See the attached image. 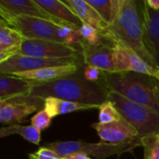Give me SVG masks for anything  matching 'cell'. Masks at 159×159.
<instances>
[{
    "label": "cell",
    "mask_w": 159,
    "mask_h": 159,
    "mask_svg": "<svg viewBox=\"0 0 159 159\" xmlns=\"http://www.w3.org/2000/svg\"><path fill=\"white\" fill-rule=\"evenodd\" d=\"M108 25L114 22L121 10L124 0H87Z\"/></svg>",
    "instance_id": "obj_21"
},
{
    "label": "cell",
    "mask_w": 159,
    "mask_h": 159,
    "mask_svg": "<svg viewBox=\"0 0 159 159\" xmlns=\"http://www.w3.org/2000/svg\"><path fill=\"white\" fill-rule=\"evenodd\" d=\"M81 20L84 24H88L96 29L100 34L103 33L109 26L97 10L89 5L87 0H62Z\"/></svg>",
    "instance_id": "obj_16"
},
{
    "label": "cell",
    "mask_w": 159,
    "mask_h": 159,
    "mask_svg": "<svg viewBox=\"0 0 159 159\" xmlns=\"http://www.w3.org/2000/svg\"><path fill=\"white\" fill-rule=\"evenodd\" d=\"M13 134H19L27 142L36 145L39 144L41 139V131H39L33 126L11 125L9 127H2L0 129L1 138Z\"/></svg>",
    "instance_id": "obj_22"
},
{
    "label": "cell",
    "mask_w": 159,
    "mask_h": 159,
    "mask_svg": "<svg viewBox=\"0 0 159 159\" xmlns=\"http://www.w3.org/2000/svg\"><path fill=\"white\" fill-rule=\"evenodd\" d=\"M96 108L92 105H86V104H80L76 102H72L68 101H64L58 98L49 97L45 99V104L44 108L47 113L53 118L60 115L69 114L79 110H89Z\"/></svg>",
    "instance_id": "obj_20"
},
{
    "label": "cell",
    "mask_w": 159,
    "mask_h": 159,
    "mask_svg": "<svg viewBox=\"0 0 159 159\" xmlns=\"http://www.w3.org/2000/svg\"><path fill=\"white\" fill-rule=\"evenodd\" d=\"M0 75V102L31 95L34 86L32 81L15 75Z\"/></svg>",
    "instance_id": "obj_17"
},
{
    "label": "cell",
    "mask_w": 159,
    "mask_h": 159,
    "mask_svg": "<svg viewBox=\"0 0 159 159\" xmlns=\"http://www.w3.org/2000/svg\"><path fill=\"white\" fill-rule=\"evenodd\" d=\"M99 122L102 124H108L123 119L117 109L109 101L102 104L99 108Z\"/></svg>",
    "instance_id": "obj_23"
},
{
    "label": "cell",
    "mask_w": 159,
    "mask_h": 159,
    "mask_svg": "<svg viewBox=\"0 0 159 159\" xmlns=\"http://www.w3.org/2000/svg\"><path fill=\"white\" fill-rule=\"evenodd\" d=\"M24 37L3 20L0 21V62L19 54Z\"/></svg>",
    "instance_id": "obj_18"
},
{
    "label": "cell",
    "mask_w": 159,
    "mask_h": 159,
    "mask_svg": "<svg viewBox=\"0 0 159 159\" xmlns=\"http://www.w3.org/2000/svg\"><path fill=\"white\" fill-rule=\"evenodd\" d=\"M21 55L45 58V59H69L81 56L75 46L40 39H26L24 38L20 53Z\"/></svg>",
    "instance_id": "obj_8"
},
{
    "label": "cell",
    "mask_w": 159,
    "mask_h": 159,
    "mask_svg": "<svg viewBox=\"0 0 159 159\" xmlns=\"http://www.w3.org/2000/svg\"><path fill=\"white\" fill-rule=\"evenodd\" d=\"M81 57L86 65L95 67L103 73H115L116 48L113 43L102 37L96 45H88L80 40Z\"/></svg>",
    "instance_id": "obj_9"
},
{
    "label": "cell",
    "mask_w": 159,
    "mask_h": 159,
    "mask_svg": "<svg viewBox=\"0 0 159 159\" xmlns=\"http://www.w3.org/2000/svg\"><path fill=\"white\" fill-rule=\"evenodd\" d=\"M157 135H158V137H159V133H158V134H157Z\"/></svg>",
    "instance_id": "obj_32"
},
{
    "label": "cell",
    "mask_w": 159,
    "mask_h": 159,
    "mask_svg": "<svg viewBox=\"0 0 159 159\" xmlns=\"http://www.w3.org/2000/svg\"><path fill=\"white\" fill-rule=\"evenodd\" d=\"M108 101L115 105L121 116L137 129L140 139L159 133V114L157 112L114 91H109Z\"/></svg>",
    "instance_id": "obj_4"
},
{
    "label": "cell",
    "mask_w": 159,
    "mask_h": 159,
    "mask_svg": "<svg viewBox=\"0 0 159 159\" xmlns=\"http://www.w3.org/2000/svg\"><path fill=\"white\" fill-rule=\"evenodd\" d=\"M144 150L143 159H159V137L157 134L141 139Z\"/></svg>",
    "instance_id": "obj_24"
},
{
    "label": "cell",
    "mask_w": 159,
    "mask_h": 159,
    "mask_svg": "<svg viewBox=\"0 0 159 159\" xmlns=\"http://www.w3.org/2000/svg\"><path fill=\"white\" fill-rule=\"evenodd\" d=\"M81 63H73L63 66H55V67H46L35 71L20 73L15 75V76L29 80L34 84L46 83L48 81L56 80L58 78L71 75L79 71Z\"/></svg>",
    "instance_id": "obj_15"
},
{
    "label": "cell",
    "mask_w": 159,
    "mask_h": 159,
    "mask_svg": "<svg viewBox=\"0 0 159 159\" xmlns=\"http://www.w3.org/2000/svg\"><path fill=\"white\" fill-rule=\"evenodd\" d=\"M81 58H69V59H45L21 54H16L3 62H0V74L15 75L20 73L39 70L46 67L63 66L73 63H82Z\"/></svg>",
    "instance_id": "obj_7"
},
{
    "label": "cell",
    "mask_w": 159,
    "mask_h": 159,
    "mask_svg": "<svg viewBox=\"0 0 159 159\" xmlns=\"http://www.w3.org/2000/svg\"><path fill=\"white\" fill-rule=\"evenodd\" d=\"M145 3L154 10H159V0H145Z\"/></svg>",
    "instance_id": "obj_30"
},
{
    "label": "cell",
    "mask_w": 159,
    "mask_h": 159,
    "mask_svg": "<svg viewBox=\"0 0 159 159\" xmlns=\"http://www.w3.org/2000/svg\"><path fill=\"white\" fill-rule=\"evenodd\" d=\"M52 117L47 113L45 109H42L38 111L31 119V126L38 129L39 131H42L46 129H48L50 126Z\"/></svg>",
    "instance_id": "obj_26"
},
{
    "label": "cell",
    "mask_w": 159,
    "mask_h": 159,
    "mask_svg": "<svg viewBox=\"0 0 159 159\" xmlns=\"http://www.w3.org/2000/svg\"><path fill=\"white\" fill-rule=\"evenodd\" d=\"M113 44L116 54L115 73L136 72L155 77L157 76V67H153L148 64L129 47L118 42H115Z\"/></svg>",
    "instance_id": "obj_13"
},
{
    "label": "cell",
    "mask_w": 159,
    "mask_h": 159,
    "mask_svg": "<svg viewBox=\"0 0 159 159\" xmlns=\"http://www.w3.org/2000/svg\"><path fill=\"white\" fill-rule=\"evenodd\" d=\"M101 35L111 43L118 42L129 47L148 64L157 67L154 59L143 45L140 1L124 0L116 19Z\"/></svg>",
    "instance_id": "obj_2"
},
{
    "label": "cell",
    "mask_w": 159,
    "mask_h": 159,
    "mask_svg": "<svg viewBox=\"0 0 159 159\" xmlns=\"http://www.w3.org/2000/svg\"><path fill=\"white\" fill-rule=\"evenodd\" d=\"M143 41L145 48L154 59L157 67H159V10H154L145 3L140 1Z\"/></svg>",
    "instance_id": "obj_11"
},
{
    "label": "cell",
    "mask_w": 159,
    "mask_h": 159,
    "mask_svg": "<svg viewBox=\"0 0 159 159\" xmlns=\"http://www.w3.org/2000/svg\"><path fill=\"white\" fill-rule=\"evenodd\" d=\"M34 83V82H33ZM109 90L100 82L88 81L79 71L46 83L33 86L31 96L47 99L49 97L100 108L108 101Z\"/></svg>",
    "instance_id": "obj_1"
},
{
    "label": "cell",
    "mask_w": 159,
    "mask_h": 159,
    "mask_svg": "<svg viewBox=\"0 0 159 159\" xmlns=\"http://www.w3.org/2000/svg\"><path fill=\"white\" fill-rule=\"evenodd\" d=\"M42 8L50 15L62 20L65 23L75 27H81L83 22L77 15L63 3L62 0H34Z\"/></svg>",
    "instance_id": "obj_19"
},
{
    "label": "cell",
    "mask_w": 159,
    "mask_h": 159,
    "mask_svg": "<svg viewBox=\"0 0 159 159\" xmlns=\"http://www.w3.org/2000/svg\"><path fill=\"white\" fill-rule=\"evenodd\" d=\"M159 80V67H157V76H156Z\"/></svg>",
    "instance_id": "obj_31"
},
{
    "label": "cell",
    "mask_w": 159,
    "mask_h": 159,
    "mask_svg": "<svg viewBox=\"0 0 159 159\" xmlns=\"http://www.w3.org/2000/svg\"><path fill=\"white\" fill-rule=\"evenodd\" d=\"M78 32L81 41L88 45H96L102 40V35L100 32L88 24L83 23L82 26L79 27Z\"/></svg>",
    "instance_id": "obj_25"
},
{
    "label": "cell",
    "mask_w": 159,
    "mask_h": 159,
    "mask_svg": "<svg viewBox=\"0 0 159 159\" xmlns=\"http://www.w3.org/2000/svg\"><path fill=\"white\" fill-rule=\"evenodd\" d=\"M0 8L14 16H26L43 19L58 25L78 29V27L70 25L55 18L42 8L34 0H0Z\"/></svg>",
    "instance_id": "obj_14"
},
{
    "label": "cell",
    "mask_w": 159,
    "mask_h": 159,
    "mask_svg": "<svg viewBox=\"0 0 159 159\" xmlns=\"http://www.w3.org/2000/svg\"><path fill=\"white\" fill-rule=\"evenodd\" d=\"M1 20L17 30L26 39H40L60 42L57 35L58 24L34 17L14 16L0 8ZM61 43V42H60Z\"/></svg>",
    "instance_id": "obj_6"
},
{
    "label": "cell",
    "mask_w": 159,
    "mask_h": 159,
    "mask_svg": "<svg viewBox=\"0 0 159 159\" xmlns=\"http://www.w3.org/2000/svg\"><path fill=\"white\" fill-rule=\"evenodd\" d=\"M92 128L96 129L102 143L123 144L141 141L137 129L124 118L108 124L98 122L92 124Z\"/></svg>",
    "instance_id": "obj_12"
},
{
    "label": "cell",
    "mask_w": 159,
    "mask_h": 159,
    "mask_svg": "<svg viewBox=\"0 0 159 159\" xmlns=\"http://www.w3.org/2000/svg\"><path fill=\"white\" fill-rule=\"evenodd\" d=\"M61 159H91L89 156L82 154V153H77V154H73V155H69L67 157H64Z\"/></svg>",
    "instance_id": "obj_28"
},
{
    "label": "cell",
    "mask_w": 159,
    "mask_h": 159,
    "mask_svg": "<svg viewBox=\"0 0 159 159\" xmlns=\"http://www.w3.org/2000/svg\"><path fill=\"white\" fill-rule=\"evenodd\" d=\"M29 159H61V157H48V156H44L41 154H38L37 152L34 153V154H30L29 155Z\"/></svg>",
    "instance_id": "obj_29"
},
{
    "label": "cell",
    "mask_w": 159,
    "mask_h": 159,
    "mask_svg": "<svg viewBox=\"0 0 159 159\" xmlns=\"http://www.w3.org/2000/svg\"><path fill=\"white\" fill-rule=\"evenodd\" d=\"M140 145H142V141L123 144H112L102 142L98 143H90L83 141H68L48 143L46 147L54 151L61 158L69 155L82 153L89 157H95L97 158L102 159L110 156L121 155L123 153L129 152Z\"/></svg>",
    "instance_id": "obj_5"
},
{
    "label": "cell",
    "mask_w": 159,
    "mask_h": 159,
    "mask_svg": "<svg viewBox=\"0 0 159 159\" xmlns=\"http://www.w3.org/2000/svg\"><path fill=\"white\" fill-rule=\"evenodd\" d=\"M45 99L34 96H22L0 102V122L2 124L20 123L24 118L44 108Z\"/></svg>",
    "instance_id": "obj_10"
},
{
    "label": "cell",
    "mask_w": 159,
    "mask_h": 159,
    "mask_svg": "<svg viewBox=\"0 0 159 159\" xmlns=\"http://www.w3.org/2000/svg\"><path fill=\"white\" fill-rule=\"evenodd\" d=\"M84 76L85 78L88 80V81H90V82H99L101 77H102V72L95 67H92V66H89L87 65L84 69Z\"/></svg>",
    "instance_id": "obj_27"
},
{
    "label": "cell",
    "mask_w": 159,
    "mask_h": 159,
    "mask_svg": "<svg viewBox=\"0 0 159 159\" xmlns=\"http://www.w3.org/2000/svg\"><path fill=\"white\" fill-rule=\"evenodd\" d=\"M99 82L109 91L159 114V80L157 77L136 72H102Z\"/></svg>",
    "instance_id": "obj_3"
}]
</instances>
